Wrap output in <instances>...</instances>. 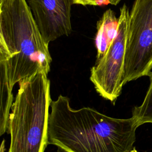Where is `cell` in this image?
<instances>
[{
	"label": "cell",
	"instance_id": "1",
	"mask_svg": "<svg viewBox=\"0 0 152 152\" xmlns=\"http://www.w3.org/2000/svg\"><path fill=\"white\" fill-rule=\"evenodd\" d=\"M69 102L61 94L51 101L48 144L62 152H137L132 117L115 118L90 107L74 109Z\"/></svg>",
	"mask_w": 152,
	"mask_h": 152
},
{
	"label": "cell",
	"instance_id": "2",
	"mask_svg": "<svg viewBox=\"0 0 152 152\" xmlns=\"http://www.w3.org/2000/svg\"><path fill=\"white\" fill-rule=\"evenodd\" d=\"M0 62L13 87L39 72L48 74L52 58L26 0H0Z\"/></svg>",
	"mask_w": 152,
	"mask_h": 152
},
{
	"label": "cell",
	"instance_id": "3",
	"mask_svg": "<svg viewBox=\"0 0 152 152\" xmlns=\"http://www.w3.org/2000/svg\"><path fill=\"white\" fill-rule=\"evenodd\" d=\"M48 74L37 73L18 83L10 114L8 152H44L51 98Z\"/></svg>",
	"mask_w": 152,
	"mask_h": 152
},
{
	"label": "cell",
	"instance_id": "4",
	"mask_svg": "<svg viewBox=\"0 0 152 152\" xmlns=\"http://www.w3.org/2000/svg\"><path fill=\"white\" fill-rule=\"evenodd\" d=\"M152 69V0H134L129 13L122 84Z\"/></svg>",
	"mask_w": 152,
	"mask_h": 152
},
{
	"label": "cell",
	"instance_id": "5",
	"mask_svg": "<svg viewBox=\"0 0 152 152\" xmlns=\"http://www.w3.org/2000/svg\"><path fill=\"white\" fill-rule=\"evenodd\" d=\"M129 11L126 4L120 8L117 34L104 55L91 69L90 80L103 98L115 103L120 96Z\"/></svg>",
	"mask_w": 152,
	"mask_h": 152
},
{
	"label": "cell",
	"instance_id": "6",
	"mask_svg": "<svg viewBox=\"0 0 152 152\" xmlns=\"http://www.w3.org/2000/svg\"><path fill=\"white\" fill-rule=\"evenodd\" d=\"M45 42L49 44L72 31L73 0H26Z\"/></svg>",
	"mask_w": 152,
	"mask_h": 152
},
{
	"label": "cell",
	"instance_id": "7",
	"mask_svg": "<svg viewBox=\"0 0 152 152\" xmlns=\"http://www.w3.org/2000/svg\"><path fill=\"white\" fill-rule=\"evenodd\" d=\"M118 18L115 12L108 9L97 23V33L95 44L97 49L96 61L106 53L109 46L117 34Z\"/></svg>",
	"mask_w": 152,
	"mask_h": 152
},
{
	"label": "cell",
	"instance_id": "8",
	"mask_svg": "<svg viewBox=\"0 0 152 152\" xmlns=\"http://www.w3.org/2000/svg\"><path fill=\"white\" fill-rule=\"evenodd\" d=\"M1 105H0V135L7 131L10 110L13 104V95L7 65L0 62Z\"/></svg>",
	"mask_w": 152,
	"mask_h": 152
},
{
	"label": "cell",
	"instance_id": "9",
	"mask_svg": "<svg viewBox=\"0 0 152 152\" xmlns=\"http://www.w3.org/2000/svg\"><path fill=\"white\" fill-rule=\"evenodd\" d=\"M149 77V86L142 103L135 106L132 111V117L138 127L144 124H152V71Z\"/></svg>",
	"mask_w": 152,
	"mask_h": 152
},
{
	"label": "cell",
	"instance_id": "10",
	"mask_svg": "<svg viewBox=\"0 0 152 152\" xmlns=\"http://www.w3.org/2000/svg\"><path fill=\"white\" fill-rule=\"evenodd\" d=\"M74 4L86 5H102L109 4L107 0H73Z\"/></svg>",
	"mask_w": 152,
	"mask_h": 152
},
{
	"label": "cell",
	"instance_id": "11",
	"mask_svg": "<svg viewBox=\"0 0 152 152\" xmlns=\"http://www.w3.org/2000/svg\"><path fill=\"white\" fill-rule=\"evenodd\" d=\"M108 3L112 5H116L121 0H107Z\"/></svg>",
	"mask_w": 152,
	"mask_h": 152
},
{
	"label": "cell",
	"instance_id": "12",
	"mask_svg": "<svg viewBox=\"0 0 152 152\" xmlns=\"http://www.w3.org/2000/svg\"><path fill=\"white\" fill-rule=\"evenodd\" d=\"M4 150H5V140H4L2 142V144H1V152H4Z\"/></svg>",
	"mask_w": 152,
	"mask_h": 152
}]
</instances>
